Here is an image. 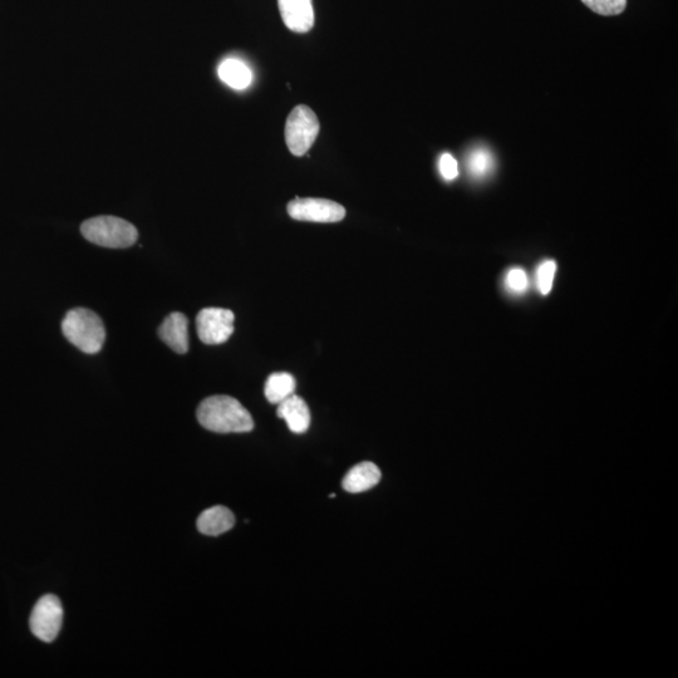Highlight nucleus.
<instances>
[{
    "label": "nucleus",
    "mask_w": 678,
    "mask_h": 678,
    "mask_svg": "<svg viewBox=\"0 0 678 678\" xmlns=\"http://www.w3.org/2000/svg\"><path fill=\"white\" fill-rule=\"evenodd\" d=\"M280 16L288 29L308 33L314 26L312 0H278Z\"/></svg>",
    "instance_id": "nucleus-8"
},
{
    "label": "nucleus",
    "mask_w": 678,
    "mask_h": 678,
    "mask_svg": "<svg viewBox=\"0 0 678 678\" xmlns=\"http://www.w3.org/2000/svg\"><path fill=\"white\" fill-rule=\"evenodd\" d=\"M555 272H557V264L553 260H547L543 264H540V267L537 270V287L538 291L544 296L552 291Z\"/></svg>",
    "instance_id": "nucleus-17"
},
{
    "label": "nucleus",
    "mask_w": 678,
    "mask_h": 678,
    "mask_svg": "<svg viewBox=\"0 0 678 678\" xmlns=\"http://www.w3.org/2000/svg\"><path fill=\"white\" fill-rule=\"evenodd\" d=\"M66 339L87 355H96L106 341V329L102 319L86 308H75L66 314L62 322Z\"/></svg>",
    "instance_id": "nucleus-2"
},
{
    "label": "nucleus",
    "mask_w": 678,
    "mask_h": 678,
    "mask_svg": "<svg viewBox=\"0 0 678 678\" xmlns=\"http://www.w3.org/2000/svg\"><path fill=\"white\" fill-rule=\"evenodd\" d=\"M63 623V607L60 598L47 594L34 606L31 621V631L34 636L43 642L51 643L58 637Z\"/></svg>",
    "instance_id": "nucleus-5"
},
{
    "label": "nucleus",
    "mask_w": 678,
    "mask_h": 678,
    "mask_svg": "<svg viewBox=\"0 0 678 678\" xmlns=\"http://www.w3.org/2000/svg\"><path fill=\"white\" fill-rule=\"evenodd\" d=\"M382 478L381 470L371 461H363L348 471L342 481L343 489L347 493L358 494L375 488Z\"/></svg>",
    "instance_id": "nucleus-11"
},
{
    "label": "nucleus",
    "mask_w": 678,
    "mask_h": 678,
    "mask_svg": "<svg viewBox=\"0 0 678 678\" xmlns=\"http://www.w3.org/2000/svg\"><path fill=\"white\" fill-rule=\"evenodd\" d=\"M277 415L280 419L286 420L289 430L294 434H304L311 426V411L307 402L297 395L289 396L280 402Z\"/></svg>",
    "instance_id": "nucleus-10"
},
{
    "label": "nucleus",
    "mask_w": 678,
    "mask_h": 678,
    "mask_svg": "<svg viewBox=\"0 0 678 678\" xmlns=\"http://www.w3.org/2000/svg\"><path fill=\"white\" fill-rule=\"evenodd\" d=\"M288 214L294 220L311 223H338L346 216L341 204L327 199L297 198L288 204Z\"/></svg>",
    "instance_id": "nucleus-7"
},
{
    "label": "nucleus",
    "mask_w": 678,
    "mask_h": 678,
    "mask_svg": "<svg viewBox=\"0 0 678 678\" xmlns=\"http://www.w3.org/2000/svg\"><path fill=\"white\" fill-rule=\"evenodd\" d=\"M162 342L179 355L189 351V319L180 312L171 313L157 329Z\"/></svg>",
    "instance_id": "nucleus-9"
},
{
    "label": "nucleus",
    "mask_w": 678,
    "mask_h": 678,
    "mask_svg": "<svg viewBox=\"0 0 678 678\" xmlns=\"http://www.w3.org/2000/svg\"><path fill=\"white\" fill-rule=\"evenodd\" d=\"M81 233L88 242L111 249L130 248L139 238V232L129 221L110 215L86 220Z\"/></svg>",
    "instance_id": "nucleus-3"
},
{
    "label": "nucleus",
    "mask_w": 678,
    "mask_h": 678,
    "mask_svg": "<svg viewBox=\"0 0 678 678\" xmlns=\"http://www.w3.org/2000/svg\"><path fill=\"white\" fill-rule=\"evenodd\" d=\"M440 173L442 178L447 181L455 180L459 176V165L458 161L454 159L450 154H444L441 156L440 162Z\"/></svg>",
    "instance_id": "nucleus-19"
},
{
    "label": "nucleus",
    "mask_w": 678,
    "mask_h": 678,
    "mask_svg": "<svg viewBox=\"0 0 678 678\" xmlns=\"http://www.w3.org/2000/svg\"><path fill=\"white\" fill-rule=\"evenodd\" d=\"M319 121L316 113L306 105H299L288 116L286 141L294 156L306 155L319 134Z\"/></svg>",
    "instance_id": "nucleus-4"
},
{
    "label": "nucleus",
    "mask_w": 678,
    "mask_h": 678,
    "mask_svg": "<svg viewBox=\"0 0 678 678\" xmlns=\"http://www.w3.org/2000/svg\"><path fill=\"white\" fill-rule=\"evenodd\" d=\"M198 420L204 429L218 434H244L254 429V420L238 400L211 396L201 402Z\"/></svg>",
    "instance_id": "nucleus-1"
},
{
    "label": "nucleus",
    "mask_w": 678,
    "mask_h": 678,
    "mask_svg": "<svg viewBox=\"0 0 678 678\" xmlns=\"http://www.w3.org/2000/svg\"><path fill=\"white\" fill-rule=\"evenodd\" d=\"M218 73L220 80L234 90H245L252 85V70L244 62L235 60V58H228L221 62Z\"/></svg>",
    "instance_id": "nucleus-13"
},
{
    "label": "nucleus",
    "mask_w": 678,
    "mask_h": 678,
    "mask_svg": "<svg viewBox=\"0 0 678 678\" xmlns=\"http://www.w3.org/2000/svg\"><path fill=\"white\" fill-rule=\"evenodd\" d=\"M584 6L601 16H618L625 12L627 0H582Z\"/></svg>",
    "instance_id": "nucleus-15"
},
{
    "label": "nucleus",
    "mask_w": 678,
    "mask_h": 678,
    "mask_svg": "<svg viewBox=\"0 0 678 678\" xmlns=\"http://www.w3.org/2000/svg\"><path fill=\"white\" fill-rule=\"evenodd\" d=\"M505 287L510 293L523 294L528 291L529 279L523 269H510L505 277Z\"/></svg>",
    "instance_id": "nucleus-18"
},
{
    "label": "nucleus",
    "mask_w": 678,
    "mask_h": 678,
    "mask_svg": "<svg viewBox=\"0 0 678 678\" xmlns=\"http://www.w3.org/2000/svg\"><path fill=\"white\" fill-rule=\"evenodd\" d=\"M297 382L291 373L277 372L268 377L264 393L270 404L279 405L296 392Z\"/></svg>",
    "instance_id": "nucleus-14"
},
{
    "label": "nucleus",
    "mask_w": 678,
    "mask_h": 678,
    "mask_svg": "<svg viewBox=\"0 0 678 678\" xmlns=\"http://www.w3.org/2000/svg\"><path fill=\"white\" fill-rule=\"evenodd\" d=\"M235 316L224 308H204L196 317L201 342L209 346L223 345L234 333Z\"/></svg>",
    "instance_id": "nucleus-6"
},
{
    "label": "nucleus",
    "mask_w": 678,
    "mask_h": 678,
    "mask_svg": "<svg viewBox=\"0 0 678 678\" xmlns=\"http://www.w3.org/2000/svg\"><path fill=\"white\" fill-rule=\"evenodd\" d=\"M468 167L470 174L475 178H483L490 173L491 167H493V157H491L489 151L484 149L475 150L470 155Z\"/></svg>",
    "instance_id": "nucleus-16"
},
{
    "label": "nucleus",
    "mask_w": 678,
    "mask_h": 678,
    "mask_svg": "<svg viewBox=\"0 0 678 678\" xmlns=\"http://www.w3.org/2000/svg\"><path fill=\"white\" fill-rule=\"evenodd\" d=\"M234 524V514L221 505L205 510L198 519L199 532L209 535V537H218V535L229 532Z\"/></svg>",
    "instance_id": "nucleus-12"
}]
</instances>
